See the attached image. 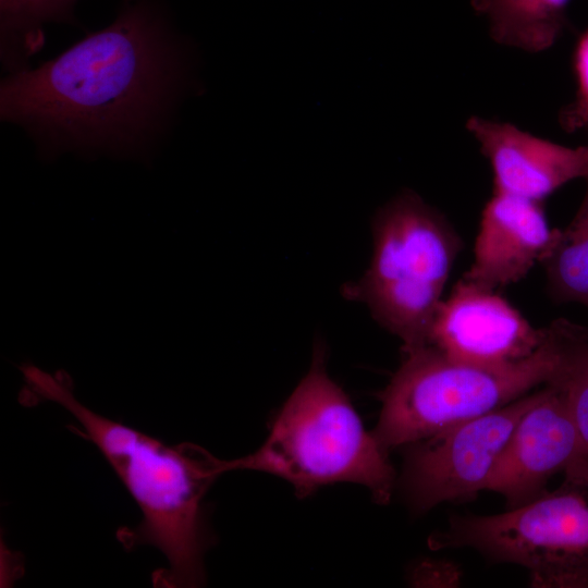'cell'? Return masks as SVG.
Listing matches in <instances>:
<instances>
[{
  "mask_svg": "<svg viewBox=\"0 0 588 588\" xmlns=\"http://www.w3.org/2000/svg\"><path fill=\"white\" fill-rule=\"evenodd\" d=\"M115 20L0 85L2 121L49 154L142 149L191 83L188 47L152 0H124Z\"/></svg>",
  "mask_w": 588,
  "mask_h": 588,
  "instance_id": "cell-1",
  "label": "cell"
},
{
  "mask_svg": "<svg viewBox=\"0 0 588 588\" xmlns=\"http://www.w3.org/2000/svg\"><path fill=\"white\" fill-rule=\"evenodd\" d=\"M21 373L33 400L57 403L75 418L138 505L140 523L119 538L126 548L149 544L162 553L167 566L154 574L155 586L201 584L207 543L203 500L225 473L224 460L196 444L169 445L94 412L77 400L65 371L24 364Z\"/></svg>",
  "mask_w": 588,
  "mask_h": 588,
  "instance_id": "cell-2",
  "label": "cell"
},
{
  "mask_svg": "<svg viewBox=\"0 0 588 588\" xmlns=\"http://www.w3.org/2000/svg\"><path fill=\"white\" fill-rule=\"evenodd\" d=\"M587 341V328L558 319L547 326L535 353L513 363L462 362L429 345L404 352L379 395L381 411L372 432L389 452L498 409L561 378Z\"/></svg>",
  "mask_w": 588,
  "mask_h": 588,
  "instance_id": "cell-3",
  "label": "cell"
},
{
  "mask_svg": "<svg viewBox=\"0 0 588 588\" xmlns=\"http://www.w3.org/2000/svg\"><path fill=\"white\" fill-rule=\"evenodd\" d=\"M225 470L275 475L305 498L319 487L354 482L387 504L395 485L388 452L368 432L345 392L327 373L315 348L310 369L280 411L266 441L254 452L224 461Z\"/></svg>",
  "mask_w": 588,
  "mask_h": 588,
  "instance_id": "cell-4",
  "label": "cell"
},
{
  "mask_svg": "<svg viewBox=\"0 0 588 588\" xmlns=\"http://www.w3.org/2000/svg\"><path fill=\"white\" fill-rule=\"evenodd\" d=\"M372 238L370 265L345 285L344 295L364 303L404 352L426 346L462 240L440 211L409 189L377 211Z\"/></svg>",
  "mask_w": 588,
  "mask_h": 588,
  "instance_id": "cell-5",
  "label": "cell"
},
{
  "mask_svg": "<svg viewBox=\"0 0 588 588\" xmlns=\"http://www.w3.org/2000/svg\"><path fill=\"white\" fill-rule=\"evenodd\" d=\"M430 543L519 565L535 587H588V475H566L556 490L503 513L455 515Z\"/></svg>",
  "mask_w": 588,
  "mask_h": 588,
  "instance_id": "cell-6",
  "label": "cell"
},
{
  "mask_svg": "<svg viewBox=\"0 0 588 588\" xmlns=\"http://www.w3.org/2000/svg\"><path fill=\"white\" fill-rule=\"evenodd\" d=\"M537 394L538 389L407 445L401 483L409 505L427 512L486 491L497 460Z\"/></svg>",
  "mask_w": 588,
  "mask_h": 588,
  "instance_id": "cell-7",
  "label": "cell"
},
{
  "mask_svg": "<svg viewBox=\"0 0 588 588\" xmlns=\"http://www.w3.org/2000/svg\"><path fill=\"white\" fill-rule=\"evenodd\" d=\"M560 473L588 474V454L563 388L552 382L538 389L535 402L515 426L486 491L502 495L506 507L512 509L540 497L548 481Z\"/></svg>",
  "mask_w": 588,
  "mask_h": 588,
  "instance_id": "cell-8",
  "label": "cell"
},
{
  "mask_svg": "<svg viewBox=\"0 0 588 588\" xmlns=\"http://www.w3.org/2000/svg\"><path fill=\"white\" fill-rule=\"evenodd\" d=\"M546 336L547 327L535 328L497 290L462 278L439 305L427 345L453 359L501 365L530 356Z\"/></svg>",
  "mask_w": 588,
  "mask_h": 588,
  "instance_id": "cell-9",
  "label": "cell"
},
{
  "mask_svg": "<svg viewBox=\"0 0 588 588\" xmlns=\"http://www.w3.org/2000/svg\"><path fill=\"white\" fill-rule=\"evenodd\" d=\"M466 128L491 164L493 193L542 203L564 184L588 177V146L565 147L480 117H470Z\"/></svg>",
  "mask_w": 588,
  "mask_h": 588,
  "instance_id": "cell-10",
  "label": "cell"
},
{
  "mask_svg": "<svg viewBox=\"0 0 588 588\" xmlns=\"http://www.w3.org/2000/svg\"><path fill=\"white\" fill-rule=\"evenodd\" d=\"M560 230L552 229L542 203L493 193L486 204L463 278L490 290L514 284L542 262Z\"/></svg>",
  "mask_w": 588,
  "mask_h": 588,
  "instance_id": "cell-11",
  "label": "cell"
},
{
  "mask_svg": "<svg viewBox=\"0 0 588 588\" xmlns=\"http://www.w3.org/2000/svg\"><path fill=\"white\" fill-rule=\"evenodd\" d=\"M492 39L527 52L551 48L566 23L569 0H471Z\"/></svg>",
  "mask_w": 588,
  "mask_h": 588,
  "instance_id": "cell-12",
  "label": "cell"
},
{
  "mask_svg": "<svg viewBox=\"0 0 588 588\" xmlns=\"http://www.w3.org/2000/svg\"><path fill=\"white\" fill-rule=\"evenodd\" d=\"M78 0H0V56L9 74L29 68L45 45L44 25L75 24Z\"/></svg>",
  "mask_w": 588,
  "mask_h": 588,
  "instance_id": "cell-13",
  "label": "cell"
},
{
  "mask_svg": "<svg viewBox=\"0 0 588 588\" xmlns=\"http://www.w3.org/2000/svg\"><path fill=\"white\" fill-rule=\"evenodd\" d=\"M550 295L588 308V187L572 221L541 262Z\"/></svg>",
  "mask_w": 588,
  "mask_h": 588,
  "instance_id": "cell-14",
  "label": "cell"
},
{
  "mask_svg": "<svg viewBox=\"0 0 588 588\" xmlns=\"http://www.w3.org/2000/svg\"><path fill=\"white\" fill-rule=\"evenodd\" d=\"M565 393L567 406L580 442L588 454V341L556 381Z\"/></svg>",
  "mask_w": 588,
  "mask_h": 588,
  "instance_id": "cell-15",
  "label": "cell"
},
{
  "mask_svg": "<svg viewBox=\"0 0 588 588\" xmlns=\"http://www.w3.org/2000/svg\"><path fill=\"white\" fill-rule=\"evenodd\" d=\"M575 70L578 79L576 99L560 114L561 125L567 131L588 125V32L577 46Z\"/></svg>",
  "mask_w": 588,
  "mask_h": 588,
  "instance_id": "cell-16",
  "label": "cell"
}]
</instances>
